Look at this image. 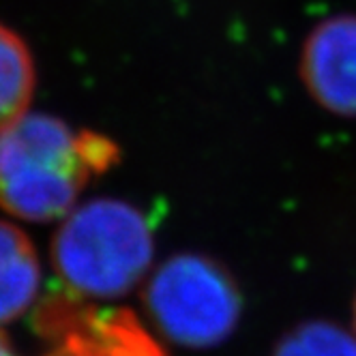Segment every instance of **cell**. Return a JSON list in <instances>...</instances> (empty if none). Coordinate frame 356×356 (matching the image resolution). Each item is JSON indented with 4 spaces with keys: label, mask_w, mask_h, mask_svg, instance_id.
<instances>
[{
    "label": "cell",
    "mask_w": 356,
    "mask_h": 356,
    "mask_svg": "<svg viewBox=\"0 0 356 356\" xmlns=\"http://www.w3.org/2000/svg\"><path fill=\"white\" fill-rule=\"evenodd\" d=\"M116 159L118 148L106 136L24 114L0 129V209L24 221L60 219Z\"/></svg>",
    "instance_id": "obj_1"
},
{
    "label": "cell",
    "mask_w": 356,
    "mask_h": 356,
    "mask_svg": "<svg viewBox=\"0 0 356 356\" xmlns=\"http://www.w3.org/2000/svg\"><path fill=\"white\" fill-rule=\"evenodd\" d=\"M298 75L320 108L356 118V15L341 13L318 24L302 43Z\"/></svg>",
    "instance_id": "obj_5"
},
{
    "label": "cell",
    "mask_w": 356,
    "mask_h": 356,
    "mask_svg": "<svg viewBox=\"0 0 356 356\" xmlns=\"http://www.w3.org/2000/svg\"><path fill=\"white\" fill-rule=\"evenodd\" d=\"M0 356H15V352L11 350L7 337H3V333H0Z\"/></svg>",
    "instance_id": "obj_9"
},
{
    "label": "cell",
    "mask_w": 356,
    "mask_h": 356,
    "mask_svg": "<svg viewBox=\"0 0 356 356\" xmlns=\"http://www.w3.org/2000/svg\"><path fill=\"white\" fill-rule=\"evenodd\" d=\"M352 326H354V335H356V294L352 300Z\"/></svg>",
    "instance_id": "obj_10"
},
{
    "label": "cell",
    "mask_w": 356,
    "mask_h": 356,
    "mask_svg": "<svg viewBox=\"0 0 356 356\" xmlns=\"http://www.w3.org/2000/svg\"><path fill=\"white\" fill-rule=\"evenodd\" d=\"M144 309L159 333L185 348H215L236 330L243 298L225 266L200 253L165 260L144 286Z\"/></svg>",
    "instance_id": "obj_3"
},
{
    "label": "cell",
    "mask_w": 356,
    "mask_h": 356,
    "mask_svg": "<svg viewBox=\"0 0 356 356\" xmlns=\"http://www.w3.org/2000/svg\"><path fill=\"white\" fill-rule=\"evenodd\" d=\"M155 241L129 202L99 197L65 215L52 241V264L73 296L118 298L146 277Z\"/></svg>",
    "instance_id": "obj_2"
},
{
    "label": "cell",
    "mask_w": 356,
    "mask_h": 356,
    "mask_svg": "<svg viewBox=\"0 0 356 356\" xmlns=\"http://www.w3.org/2000/svg\"><path fill=\"white\" fill-rule=\"evenodd\" d=\"M41 268L31 238L0 221V326L26 314L39 294Z\"/></svg>",
    "instance_id": "obj_6"
},
{
    "label": "cell",
    "mask_w": 356,
    "mask_h": 356,
    "mask_svg": "<svg viewBox=\"0 0 356 356\" xmlns=\"http://www.w3.org/2000/svg\"><path fill=\"white\" fill-rule=\"evenodd\" d=\"M35 324L49 341L43 356H165L131 312H99L73 294L47 298Z\"/></svg>",
    "instance_id": "obj_4"
},
{
    "label": "cell",
    "mask_w": 356,
    "mask_h": 356,
    "mask_svg": "<svg viewBox=\"0 0 356 356\" xmlns=\"http://www.w3.org/2000/svg\"><path fill=\"white\" fill-rule=\"evenodd\" d=\"M273 356H356V335L337 322L309 320L290 328Z\"/></svg>",
    "instance_id": "obj_8"
},
{
    "label": "cell",
    "mask_w": 356,
    "mask_h": 356,
    "mask_svg": "<svg viewBox=\"0 0 356 356\" xmlns=\"http://www.w3.org/2000/svg\"><path fill=\"white\" fill-rule=\"evenodd\" d=\"M35 84V60L29 45L0 24V129L29 112Z\"/></svg>",
    "instance_id": "obj_7"
}]
</instances>
